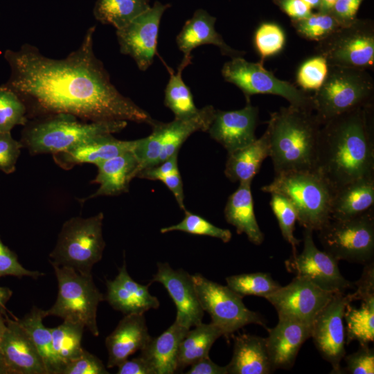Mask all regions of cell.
<instances>
[{
    "instance_id": "obj_15",
    "label": "cell",
    "mask_w": 374,
    "mask_h": 374,
    "mask_svg": "<svg viewBox=\"0 0 374 374\" xmlns=\"http://www.w3.org/2000/svg\"><path fill=\"white\" fill-rule=\"evenodd\" d=\"M170 6L155 1L127 26L116 30L121 53L132 57L141 71L147 70L153 62L161 19Z\"/></svg>"
},
{
    "instance_id": "obj_58",
    "label": "cell",
    "mask_w": 374,
    "mask_h": 374,
    "mask_svg": "<svg viewBox=\"0 0 374 374\" xmlns=\"http://www.w3.org/2000/svg\"><path fill=\"white\" fill-rule=\"evenodd\" d=\"M337 0H321L319 8L320 12H330Z\"/></svg>"
},
{
    "instance_id": "obj_39",
    "label": "cell",
    "mask_w": 374,
    "mask_h": 374,
    "mask_svg": "<svg viewBox=\"0 0 374 374\" xmlns=\"http://www.w3.org/2000/svg\"><path fill=\"white\" fill-rule=\"evenodd\" d=\"M28 110L24 101L6 85L0 87V132H10L17 125L25 126Z\"/></svg>"
},
{
    "instance_id": "obj_52",
    "label": "cell",
    "mask_w": 374,
    "mask_h": 374,
    "mask_svg": "<svg viewBox=\"0 0 374 374\" xmlns=\"http://www.w3.org/2000/svg\"><path fill=\"white\" fill-rule=\"evenodd\" d=\"M177 155L178 152L175 153L163 162L141 170L136 177L150 180H160L164 176L178 170Z\"/></svg>"
},
{
    "instance_id": "obj_33",
    "label": "cell",
    "mask_w": 374,
    "mask_h": 374,
    "mask_svg": "<svg viewBox=\"0 0 374 374\" xmlns=\"http://www.w3.org/2000/svg\"><path fill=\"white\" fill-rule=\"evenodd\" d=\"M221 336L222 332L213 323L203 322L188 330L180 342L177 353L178 370L190 366L199 359L208 356L214 342Z\"/></svg>"
},
{
    "instance_id": "obj_8",
    "label": "cell",
    "mask_w": 374,
    "mask_h": 374,
    "mask_svg": "<svg viewBox=\"0 0 374 374\" xmlns=\"http://www.w3.org/2000/svg\"><path fill=\"white\" fill-rule=\"evenodd\" d=\"M52 266L57 280L58 292L54 305L44 310L46 317L55 316L80 323L98 337L97 310L104 296L96 287L92 274H82L71 267Z\"/></svg>"
},
{
    "instance_id": "obj_51",
    "label": "cell",
    "mask_w": 374,
    "mask_h": 374,
    "mask_svg": "<svg viewBox=\"0 0 374 374\" xmlns=\"http://www.w3.org/2000/svg\"><path fill=\"white\" fill-rule=\"evenodd\" d=\"M362 0H337L330 13L342 26L355 20V16Z\"/></svg>"
},
{
    "instance_id": "obj_21",
    "label": "cell",
    "mask_w": 374,
    "mask_h": 374,
    "mask_svg": "<svg viewBox=\"0 0 374 374\" xmlns=\"http://www.w3.org/2000/svg\"><path fill=\"white\" fill-rule=\"evenodd\" d=\"M150 284L144 285L134 280L124 262L115 278L106 283V300L114 310L125 315L144 314L160 305L158 299L149 292Z\"/></svg>"
},
{
    "instance_id": "obj_49",
    "label": "cell",
    "mask_w": 374,
    "mask_h": 374,
    "mask_svg": "<svg viewBox=\"0 0 374 374\" xmlns=\"http://www.w3.org/2000/svg\"><path fill=\"white\" fill-rule=\"evenodd\" d=\"M102 361L86 350L76 359L67 363L62 374H108Z\"/></svg>"
},
{
    "instance_id": "obj_61",
    "label": "cell",
    "mask_w": 374,
    "mask_h": 374,
    "mask_svg": "<svg viewBox=\"0 0 374 374\" xmlns=\"http://www.w3.org/2000/svg\"><path fill=\"white\" fill-rule=\"evenodd\" d=\"M311 8L319 6L321 0H303Z\"/></svg>"
},
{
    "instance_id": "obj_18",
    "label": "cell",
    "mask_w": 374,
    "mask_h": 374,
    "mask_svg": "<svg viewBox=\"0 0 374 374\" xmlns=\"http://www.w3.org/2000/svg\"><path fill=\"white\" fill-rule=\"evenodd\" d=\"M258 109L247 100L244 107L234 111L215 112L208 130L210 136L231 153L253 142Z\"/></svg>"
},
{
    "instance_id": "obj_32",
    "label": "cell",
    "mask_w": 374,
    "mask_h": 374,
    "mask_svg": "<svg viewBox=\"0 0 374 374\" xmlns=\"http://www.w3.org/2000/svg\"><path fill=\"white\" fill-rule=\"evenodd\" d=\"M45 317L44 310L33 306L30 312L17 321L34 343L47 374H62L64 366L54 351L50 328L43 324Z\"/></svg>"
},
{
    "instance_id": "obj_43",
    "label": "cell",
    "mask_w": 374,
    "mask_h": 374,
    "mask_svg": "<svg viewBox=\"0 0 374 374\" xmlns=\"http://www.w3.org/2000/svg\"><path fill=\"white\" fill-rule=\"evenodd\" d=\"M285 37L277 24L264 23L256 30L254 44L262 59L279 53L283 48Z\"/></svg>"
},
{
    "instance_id": "obj_20",
    "label": "cell",
    "mask_w": 374,
    "mask_h": 374,
    "mask_svg": "<svg viewBox=\"0 0 374 374\" xmlns=\"http://www.w3.org/2000/svg\"><path fill=\"white\" fill-rule=\"evenodd\" d=\"M0 350L12 374H47L34 343L17 320L6 319Z\"/></svg>"
},
{
    "instance_id": "obj_55",
    "label": "cell",
    "mask_w": 374,
    "mask_h": 374,
    "mask_svg": "<svg viewBox=\"0 0 374 374\" xmlns=\"http://www.w3.org/2000/svg\"><path fill=\"white\" fill-rule=\"evenodd\" d=\"M280 3L285 12L294 20L307 18L312 14V8L303 0H282Z\"/></svg>"
},
{
    "instance_id": "obj_41",
    "label": "cell",
    "mask_w": 374,
    "mask_h": 374,
    "mask_svg": "<svg viewBox=\"0 0 374 374\" xmlns=\"http://www.w3.org/2000/svg\"><path fill=\"white\" fill-rule=\"evenodd\" d=\"M269 204L278 220L283 238L292 246L293 253H296V246L301 240L294 234L297 221L294 206L286 197L277 193H271Z\"/></svg>"
},
{
    "instance_id": "obj_27",
    "label": "cell",
    "mask_w": 374,
    "mask_h": 374,
    "mask_svg": "<svg viewBox=\"0 0 374 374\" xmlns=\"http://www.w3.org/2000/svg\"><path fill=\"white\" fill-rule=\"evenodd\" d=\"M98 173L91 183L99 188L82 202L98 196H115L127 193L131 180L136 177L138 162L132 152H127L97 163Z\"/></svg>"
},
{
    "instance_id": "obj_25",
    "label": "cell",
    "mask_w": 374,
    "mask_h": 374,
    "mask_svg": "<svg viewBox=\"0 0 374 374\" xmlns=\"http://www.w3.org/2000/svg\"><path fill=\"white\" fill-rule=\"evenodd\" d=\"M215 112L216 109L212 105H206L199 109L196 114L189 118H175L167 123L154 121L151 125L160 135L162 143L159 163L178 152L181 145L193 133L197 131L207 132Z\"/></svg>"
},
{
    "instance_id": "obj_34",
    "label": "cell",
    "mask_w": 374,
    "mask_h": 374,
    "mask_svg": "<svg viewBox=\"0 0 374 374\" xmlns=\"http://www.w3.org/2000/svg\"><path fill=\"white\" fill-rule=\"evenodd\" d=\"M193 56H184L176 73L168 69L170 78L164 91V105L174 114L175 118L181 119L196 114L199 109L195 105L193 94L182 79L184 69L190 64Z\"/></svg>"
},
{
    "instance_id": "obj_11",
    "label": "cell",
    "mask_w": 374,
    "mask_h": 374,
    "mask_svg": "<svg viewBox=\"0 0 374 374\" xmlns=\"http://www.w3.org/2000/svg\"><path fill=\"white\" fill-rule=\"evenodd\" d=\"M221 73L225 81L243 92L246 100H250L255 94H271L284 98L292 106L313 111L312 95L278 79L261 62H248L242 57H233L224 63Z\"/></svg>"
},
{
    "instance_id": "obj_54",
    "label": "cell",
    "mask_w": 374,
    "mask_h": 374,
    "mask_svg": "<svg viewBox=\"0 0 374 374\" xmlns=\"http://www.w3.org/2000/svg\"><path fill=\"white\" fill-rule=\"evenodd\" d=\"M187 374H227L226 366H222L214 363L206 356L194 362L190 366Z\"/></svg>"
},
{
    "instance_id": "obj_16",
    "label": "cell",
    "mask_w": 374,
    "mask_h": 374,
    "mask_svg": "<svg viewBox=\"0 0 374 374\" xmlns=\"http://www.w3.org/2000/svg\"><path fill=\"white\" fill-rule=\"evenodd\" d=\"M334 294L305 278L295 276L289 284L281 286L265 299L274 307L278 317L312 324Z\"/></svg>"
},
{
    "instance_id": "obj_19",
    "label": "cell",
    "mask_w": 374,
    "mask_h": 374,
    "mask_svg": "<svg viewBox=\"0 0 374 374\" xmlns=\"http://www.w3.org/2000/svg\"><path fill=\"white\" fill-rule=\"evenodd\" d=\"M311 323L278 317V323L267 328L266 346L273 371L290 369L304 342L311 337Z\"/></svg>"
},
{
    "instance_id": "obj_36",
    "label": "cell",
    "mask_w": 374,
    "mask_h": 374,
    "mask_svg": "<svg viewBox=\"0 0 374 374\" xmlns=\"http://www.w3.org/2000/svg\"><path fill=\"white\" fill-rule=\"evenodd\" d=\"M149 2V0H98L94 16L102 24L112 25L118 30L150 8Z\"/></svg>"
},
{
    "instance_id": "obj_29",
    "label": "cell",
    "mask_w": 374,
    "mask_h": 374,
    "mask_svg": "<svg viewBox=\"0 0 374 374\" xmlns=\"http://www.w3.org/2000/svg\"><path fill=\"white\" fill-rule=\"evenodd\" d=\"M251 184L239 183L237 190L229 197L224 213L226 221L235 228L237 233H244L251 243L260 245L264 234L256 218Z\"/></svg>"
},
{
    "instance_id": "obj_6",
    "label": "cell",
    "mask_w": 374,
    "mask_h": 374,
    "mask_svg": "<svg viewBox=\"0 0 374 374\" xmlns=\"http://www.w3.org/2000/svg\"><path fill=\"white\" fill-rule=\"evenodd\" d=\"M374 81L366 69L328 66V75L312 95L321 124L341 114L373 104Z\"/></svg>"
},
{
    "instance_id": "obj_46",
    "label": "cell",
    "mask_w": 374,
    "mask_h": 374,
    "mask_svg": "<svg viewBox=\"0 0 374 374\" xmlns=\"http://www.w3.org/2000/svg\"><path fill=\"white\" fill-rule=\"evenodd\" d=\"M346 366L343 373L373 374L374 350L368 344L359 345L358 350L344 357Z\"/></svg>"
},
{
    "instance_id": "obj_50",
    "label": "cell",
    "mask_w": 374,
    "mask_h": 374,
    "mask_svg": "<svg viewBox=\"0 0 374 374\" xmlns=\"http://www.w3.org/2000/svg\"><path fill=\"white\" fill-rule=\"evenodd\" d=\"M356 287L353 293L349 294L351 301H364L374 298V262L364 265L361 277L354 283Z\"/></svg>"
},
{
    "instance_id": "obj_35",
    "label": "cell",
    "mask_w": 374,
    "mask_h": 374,
    "mask_svg": "<svg viewBox=\"0 0 374 374\" xmlns=\"http://www.w3.org/2000/svg\"><path fill=\"white\" fill-rule=\"evenodd\" d=\"M346 344L353 341L359 345L368 344L374 340V298L362 301L359 308L348 303L345 309Z\"/></svg>"
},
{
    "instance_id": "obj_7",
    "label": "cell",
    "mask_w": 374,
    "mask_h": 374,
    "mask_svg": "<svg viewBox=\"0 0 374 374\" xmlns=\"http://www.w3.org/2000/svg\"><path fill=\"white\" fill-rule=\"evenodd\" d=\"M102 212L87 217H73L66 221L50 253L52 265L71 267L82 274H91L93 265L103 257Z\"/></svg>"
},
{
    "instance_id": "obj_24",
    "label": "cell",
    "mask_w": 374,
    "mask_h": 374,
    "mask_svg": "<svg viewBox=\"0 0 374 374\" xmlns=\"http://www.w3.org/2000/svg\"><path fill=\"white\" fill-rule=\"evenodd\" d=\"M216 18L203 9H197L187 20L176 37V44L184 56L203 44H213L219 48L223 55L231 58L242 57L244 52L229 46L215 28Z\"/></svg>"
},
{
    "instance_id": "obj_47",
    "label": "cell",
    "mask_w": 374,
    "mask_h": 374,
    "mask_svg": "<svg viewBox=\"0 0 374 374\" xmlns=\"http://www.w3.org/2000/svg\"><path fill=\"white\" fill-rule=\"evenodd\" d=\"M43 275V273L38 271H31L24 267L19 263L17 255L3 244L0 238V277L13 276L37 278Z\"/></svg>"
},
{
    "instance_id": "obj_3",
    "label": "cell",
    "mask_w": 374,
    "mask_h": 374,
    "mask_svg": "<svg viewBox=\"0 0 374 374\" xmlns=\"http://www.w3.org/2000/svg\"><path fill=\"white\" fill-rule=\"evenodd\" d=\"M321 126L313 111L290 105L270 114L265 131L275 175L315 170Z\"/></svg>"
},
{
    "instance_id": "obj_13",
    "label": "cell",
    "mask_w": 374,
    "mask_h": 374,
    "mask_svg": "<svg viewBox=\"0 0 374 374\" xmlns=\"http://www.w3.org/2000/svg\"><path fill=\"white\" fill-rule=\"evenodd\" d=\"M313 231L304 229L303 247L285 262L287 270L295 276L305 278L319 287L331 292L345 293L354 283L341 274L338 262L325 251H321L313 240Z\"/></svg>"
},
{
    "instance_id": "obj_12",
    "label": "cell",
    "mask_w": 374,
    "mask_h": 374,
    "mask_svg": "<svg viewBox=\"0 0 374 374\" xmlns=\"http://www.w3.org/2000/svg\"><path fill=\"white\" fill-rule=\"evenodd\" d=\"M317 51L328 66L367 70L374 64L373 26L355 19L319 42Z\"/></svg>"
},
{
    "instance_id": "obj_48",
    "label": "cell",
    "mask_w": 374,
    "mask_h": 374,
    "mask_svg": "<svg viewBox=\"0 0 374 374\" xmlns=\"http://www.w3.org/2000/svg\"><path fill=\"white\" fill-rule=\"evenodd\" d=\"M23 145L14 139L10 132H0V170L6 174L15 171Z\"/></svg>"
},
{
    "instance_id": "obj_45",
    "label": "cell",
    "mask_w": 374,
    "mask_h": 374,
    "mask_svg": "<svg viewBox=\"0 0 374 374\" xmlns=\"http://www.w3.org/2000/svg\"><path fill=\"white\" fill-rule=\"evenodd\" d=\"M328 72L326 60L317 55L304 62L299 69L296 79L303 90L316 91L323 84Z\"/></svg>"
},
{
    "instance_id": "obj_2",
    "label": "cell",
    "mask_w": 374,
    "mask_h": 374,
    "mask_svg": "<svg viewBox=\"0 0 374 374\" xmlns=\"http://www.w3.org/2000/svg\"><path fill=\"white\" fill-rule=\"evenodd\" d=\"M315 170L334 191L357 179L374 177L373 104L322 125Z\"/></svg>"
},
{
    "instance_id": "obj_28",
    "label": "cell",
    "mask_w": 374,
    "mask_h": 374,
    "mask_svg": "<svg viewBox=\"0 0 374 374\" xmlns=\"http://www.w3.org/2000/svg\"><path fill=\"white\" fill-rule=\"evenodd\" d=\"M226 367L227 374L273 373L265 338L246 333L235 336L232 358Z\"/></svg>"
},
{
    "instance_id": "obj_9",
    "label": "cell",
    "mask_w": 374,
    "mask_h": 374,
    "mask_svg": "<svg viewBox=\"0 0 374 374\" xmlns=\"http://www.w3.org/2000/svg\"><path fill=\"white\" fill-rule=\"evenodd\" d=\"M317 232L323 251L337 261L362 265L373 261V208L353 217L330 219Z\"/></svg>"
},
{
    "instance_id": "obj_60",
    "label": "cell",
    "mask_w": 374,
    "mask_h": 374,
    "mask_svg": "<svg viewBox=\"0 0 374 374\" xmlns=\"http://www.w3.org/2000/svg\"><path fill=\"white\" fill-rule=\"evenodd\" d=\"M6 329V319L0 315V343L2 339L4 332Z\"/></svg>"
},
{
    "instance_id": "obj_23",
    "label": "cell",
    "mask_w": 374,
    "mask_h": 374,
    "mask_svg": "<svg viewBox=\"0 0 374 374\" xmlns=\"http://www.w3.org/2000/svg\"><path fill=\"white\" fill-rule=\"evenodd\" d=\"M134 141H122L112 134H103L88 139L76 146L53 154L55 162L64 170L81 163H97L132 150Z\"/></svg>"
},
{
    "instance_id": "obj_53",
    "label": "cell",
    "mask_w": 374,
    "mask_h": 374,
    "mask_svg": "<svg viewBox=\"0 0 374 374\" xmlns=\"http://www.w3.org/2000/svg\"><path fill=\"white\" fill-rule=\"evenodd\" d=\"M159 181L172 193L180 208L186 210L184 202L183 183L179 169L164 176Z\"/></svg>"
},
{
    "instance_id": "obj_37",
    "label": "cell",
    "mask_w": 374,
    "mask_h": 374,
    "mask_svg": "<svg viewBox=\"0 0 374 374\" xmlns=\"http://www.w3.org/2000/svg\"><path fill=\"white\" fill-rule=\"evenodd\" d=\"M84 328L80 323L64 320L60 326L50 328L54 351L64 367L82 354Z\"/></svg>"
},
{
    "instance_id": "obj_17",
    "label": "cell",
    "mask_w": 374,
    "mask_h": 374,
    "mask_svg": "<svg viewBox=\"0 0 374 374\" xmlns=\"http://www.w3.org/2000/svg\"><path fill=\"white\" fill-rule=\"evenodd\" d=\"M162 284L174 301L175 320L190 328L202 322L204 312L194 285L192 276L182 269H174L168 262H158L157 273L150 283Z\"/></svg>"
},
{
    "instance_id": "obj_42",
    "label": "cell",
    "mask_w": 374,
    "mask_h": 374,
    "mask_svg": "<svg viewBox=\"0 0 374 374\" xmlns=\"http://www.w3.org/2000/svg\"><path fill=\"white\" fill-rule=\"evenodd\" d=\"M293 25L300 35L318 42L341 26L330 12H322L294 20Z\"/></svg>"
},
{
    "instance_id": "obj_22",
    "label": "cell",
    "mask_w": 374,
    "mask_h": 374,
    "mask_svg": "<svg viewBox=\"0 0 374 374\" xmlns=\"http://www.w3.org/2000/svg\"><path fill=\"white\" fill-rule=\"evenodd\" d=\"M143 314L125 315L106 337L108 368L119 366L130 355L143 349L151 339Z\"/></svg>"
},
{
    "instance_id": "obj_1",
    "label": "cell",
    "mask_w": 374,
    "mask_h": 374,
    "mask_svg": "<svg viewBox=\"0 0 374 374\" xmlns=\"http://www.w3.org/2000/svg\"><path fill=\"white\" fill-rule=\"evenodd\" d=\"M95 26L64 59L42 55L31 45L8 50L11 75L6 84L36 116L68 114L85 121H125L150 125V114L122 95L93 52Z\"/></svg>"
},
{
    "instance_id": "obj_26",
    "label": "cell",
    "mask_w": 374,
    "mask_h": 374,
    "mask_svg": "<svg viewBox=\"0 0 374 374\" xmlns=\"http://www.w3.org/2000/svg\"><path fill=\"white\" fill-rule=\"evenodd\" d=\"M189 328L177 320L163 333L151 338L140 350L152 374H172L178 371L177 353L180 342Z\"/></svg>"
},
{
    "instance_id": "obj_30",
    "label": "cell",
    "mask_w": 374,
    "mask_h": 374,
    "mask_svg": "<svg viewBox=\"0 0 374 374\" xmlns=\"http://www.w3.org/2000/svg\"><path fill=\"white\" fill-rule=\"evenodd\" d=\"M373 205L374 177L359 179L334 191L331 219L353 217L373 208Z\"/></svg>"
},
{
    "instance_id": "obj_14",
    "label": "cell",
    "mask_w": 374,
    "mask_h": 374,
    "mask_svg": "<svg viewBox=\"0 0 374 374\" xmlns=\"http://www.w3.org/2000/svg\"><path fill=\"white\" fill-rule=\"evenodd\" d=\"M350 303L349 294L335 293L312 323L310 338L321 356L330 364L331 373H343L341 362L346 355L344 314Z\"/></svg>"
},
{
    "instance_id": "obj_10",
    "label": "cell",
    "mask_w": 374,
    "mask_h": 374,
    "mask_svg": "<svg viewBox=\"0 0 374 374\" xmlns=\"http://www.w3.org/2000/svg\"><path fill=\"white\" fill-rule=\"evenodd\" d=\"M199 303L211 317V323L229 337L249 324H257L267 329L265 319L258 312L248 309L243 297L216 282L196 273L192 276Z\"/></svg>"
},
{
    "instance_id": "obj_31",
    "label": "cell",
    "mask_w": 374,
    "mask_h": 374,
    "mask_svg": "<svg viewBox=\"0 0 374 374\" xmlns=\"http://www.w3.org/2000/svg\"><path fill=\"white\" fill-rule=\"evenodd\" d=\"M269 153V140L265 131L248 145L228 153L225 176L232 182H251Z\"/></svg>"
},
{
    "instance_id": "obj_4",
    "label": "cell",
    "mask_w": 374,
    "mask_h": 374,
    "mask_svg": "<svg viewBox=\"0 0 374 374\" xmlns=\"http://www.w3.org/2000/svg\"><path fill=\"white\" fill-rule=\"evenodd\" d=\"M78 119L71 114H56L28 122L20 142L31 154L53 155L95 136L119 132L127 124L125 121H80Z\"/></svg>"
},
{
    "instance_id": "obj_44",
    "label": "cell",
    "mask_w": 374,
    "mask_h": 374,
    "mask_svg": "<svg viewBox=\"0 0 374 374\" xmlns=\"http://www.w3.org/2000/svg\"><path fill=\"white\" fill-rule=\"evenodd\" d=\"M161 150L162 143L160 135L153 128L148 136L135 140L132 152L138 162L136 175L141 170L157 165Z\"/></svg>"
},
{
    "instance_id": "obj_40",
    "label": "cell",
    "mask_w": 374,
    "mask_h": 374,
    "mask_svg": "<svg viewBox=\"0 0 374 374\" xmlns=\"http://www.w3.org/2000/svg\"><path fill=\"white\" fill-rule=\"evenodd\" d=\"M184 219L177 224L163 227L160 229L161 233L171 231H181L187 233L207 235L217 238L223 242H229L232 233L229 229L218 227L199 215L184 211Z\"/></svg>"
},
{
    "instance_id": "obj_56",
    "label": "cell",
    "mask_w": 374,
    "mask_h": 374,
    "mask_svg": "<svg viewBox=\"0 0 374 374\" xmlns=\"http://www.w3.org/2000/svg\"><path fill=\"white\" fill-rule=\"evenodd\" d=\"M117 367V374H152L148 364L140 356L127 359Z\"/></svg>"
},
{
    "instance_id": "obj_57",
    "label": "cell",
    "mask_w": 374,
    "mask_h": 374,
    "mask_svg": "<svg viewBox=\"0 0 374 374\" xmlns=\"http://www.w3.org/2000/svg\"><path fill=\"white\" fill-rule=\"evenodd\" d=\"M12 290L7 287L0 286V315L4 316L6 305L12 296Z\"/></svg>"
},
{
    "instance_id": "obj_38",
    "label": "cell",
    "mask_w": 374,
    "mask_h": 374,
    "mask_svg": "<svg viewBox=\"0 0 374 374\" xmlns=\"http://www.w3.org/2000/svg\"><path fill=\"white\" fill-rule=\"evenodd\" d=\"M226 285L238 294L266 299L281 285L269 273L255 272L233 275L225 278Z\"/></svg>"
},
{
    "instance_id": "obj_5",
    "label": "cell",
    "mask_w": 374,
    "mask_h": 374,
    "mask_svg": "<svg viewBox=\"0 0 374 374\" xmlns=\"http://www.w3.org/2000/svg\"><path fill=\"white\" fill-rule=\"evenodd\" d=\"M260 190L286 197L295 208L297 222L304 229L318 231L331 219L334 190L316 170L275 175L273 181Z\"/></svg>"
},
{
    "instance_id": "obj_59",
    "label": "cell",
    "mask_w": 374,
    "mask_h": 374,
    "mask_svg": "<svg viewBox=\"0 0 374 374\" xmlns=\"http://www.w3.org/2000/svg\"><path fill=\"white\" fill-rule=\"evenodd\" d=\"M0 374H12L1 350H0Z\"/></svg>"
}]
</instances>
